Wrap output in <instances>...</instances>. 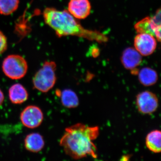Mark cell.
<instances>
[{
    "mask_svg": "<svg viewBox=\"0 0 161 161\" xmlns=\"http://www.w3.org/2000/svg\"><path fill=\"white\" fill-rule=\"evenodd\" d=\"M99 134L98 126L77 123L65 129L60 145L67 155L74 159L87 157L97 158V147L94 142Z\"/></svg>",
    "mask_w": 161,
    "mask_h": 161,
    "instance_id": "6da1fadb",
    "label": "cell"
},
{
    "mask_svg": "<svg viewBox=\"0 0 161 161\" xmlns=\"http://www.w3.org/2000/svg\"><path fill=\"white\" fill-rule=\"evenodd\" d=\"M44 22L53 30L58 37L75 36L98 43L107 42L108 37L97 31L86 29L68 10L47 7L43 11Z\"/></svg>",
    "mask_w": 161,
    "mask_h": 161,
    "instance_id": "7a4b0ae2",
    "label": "cell"
},
{
    "mask_svg": "<svg viewBox=\"0 0 161 161\" xmlns=\"http://www.w3.org/2000/svg\"><path fill=\"white\" fill-rule=\"evenodd\" d=\"M56 69L54 61H45L33 78L34 87L42 93H47L52 89L57 81Z\"/></svg>",
    "mask_w": 161,
    "mask_h": 161,
    "instance_id": "3957f363",
    "label": "cell"
},
{
    "mask_svg": "<svg viewBox=\"0 0 161 161\" xmlns=\"http://www.w3.org/2000/svg\"><path fill=\"white\" fill-rule=\"evenodd\" d=\"M2 69L6 77L13 80L22 79L27 73L28 64L20 55H9L3 60Z\"/></svg>",
    "mask_w": 161,
    "mask_h": 161,
    "instance_id": "277c9868",
    "label": "cell"
},
{
    "mask_svg": "<svg viewBox=\"0 0 161 161\" xmlns=\"http://www.w3.org/2000/svg\"><path fill=\"white\" fill-rule=\"evenodd\" d=\"M161 22V9L159 8L153 17L144 18L135 24L134 28L138 33L149 34L160 42Z\"/></svg>",
    "mask_w": 161,
    "mask_h": 161,
    "instance_id": "5b68a950",
    "label": "cell"
},
{
    "mask_svg": "<svg viewBox=\"0 0 161 161\" xmlns=\"http://www.w3.org/2000/svg\"><path fill=\"white\" fill-rule=\"evenodd\" d=\"M136 104L141 113L150 115L158 108V99L154 93L150 91H144L136 95Z\"/></svg>",
    "mask_w": 161,
    "mask_h": 161,
    "instance_id": "8992f818",
    "label": "cell"
},
{
    "mask_svg": "<svg viewBox=\"0 0 161 161\" xmlns=\"http://www.w3.org/2000/svg\"><path fill=\"white\" fill-rule=\"evenodd\" d=\"M43 114L37 106L30 105L25 108L20 114V120L24 126L29 129H35L43 122Z\"/></svg>",
    "mask_w": 161,
    "mask_h": 161,
    "instance_id": "52a82bcc",
    "label": "cell"
},
{
    "mask_svg": "<svg viewBox=\"0 0 161 161\" xmlns=\"http://www.w3.org/2000/svg\"><path fill=\"white\" fill-rule=\"evenodd\" d=\"M134 46L142 56H150L156 48V39L149 34L138 33L134 38Z\"/></svg>",
    "mask_w": 161,
    "mask_h": 161,
    "instance_id": "ba28073f",
    "label": "cell"
},
{
    "mask_svg": "<svg viewBox=\"0 0 161 161\" xmlns=\"http://www.w3.org/2000/svg\"><path fill=\"white\" fill-rule=\"evenodd\" d=\"M142 60V56L135 48L129 47L123 52L121 58L122 64L126 69L130 70L132 75H137L138 66Z\"/></svg>",
    "mask_w": 161,
    "mask_h": 161,
    "instance_id": "9c48e42d",
    "label": "cell"
},
{
    "mask_svg": "<svg viewBox=\"0 0 161 161\" xmlns=\"http://www.w3.org/2000/svg\"><path fill=\"white\" fill-rule=\"evenodd\" d=\"M91 9L89 0H70L68 11L75 19H84L89 15Z\"/></svg>",
    "mask_w": 161,
    "mask_h": 161,
    "instance_id": "30bf717a",
    "label": "cell"
},
{
    "mask_svg": "<svg viewBox=\"0 0 161 161\" xmlns=\"http://www.w3.org/2000/svg\"><path fill=\"white\" fill-rule=\"evenodd\" d=\"M45 142L42 136L38 133H31L26 136L24 140V146L31 152L38 153L43 150Z\"/></svg>",
    "mask_w": 161,
    "mask_h": 161,
    "instance_id": "8fae6325",
    "label": "cell"
},
{
    "mask_svg": "<svg viewBox=\"0 0 161 161\" xmlns=\"http://www.w3.org/2000/svg\"><path fill=\"white\" fill-rule=\"evenodd\" d=\"M9 97L12 103L14 104H20L27 100L28 93L22 84H15L9 88Z\"/></svg>",
    "mask_w": 161,
    "mask_h": 161,
    "instance_id": "7c38bea8",
    "label": "cell"
},
{
    "mask_svg": "<svg viewBox=\"0 0 161 161\" xmlns=\"http://www.w3.org/2000/svg\"><path fill=\"white\" fill-rule=\"evenodd\" d=\"M138 80L143 86H150L154 85L158 80V75L151 68L145 67L138 72Z\"/></svg>",
    "mask_w": 161,
    "mask_h": 161,
    "instance_id": "4fadbf2b",
    "label": "cell"
},
{
    "mask_svg": "<svg viewBox=\"0 0 161 161\" xmlns=\"http://www.w3.org/2000/svg\"><path fill=\"white\" fill-rule=\"evenodd\" d=\"M146 145L148 150L154 153H160L161 150V132L154 130L149 132L146 138Z\"/></svg>",
    "mask_w": 161,
    "mask_h": 161,
    "instance_id": "5bb4252c",
    "label": "cell"
},
{
    "mask_svg": "<svg viewBox=\"0 0 161 161\" xmlns=\"http://www.w3.org/2000/svg\"><path fill=\"white\" fill-rule=\"evenodd\" d=\"M60 100L62 105L67 108H75L79 105L78 95L70 89H65L60 93Z\"/></svg>",
    "mask_w": 161,
    "mask_h": 161,
    "instance_id": "9a60e30c",
    "label": "cell"
},
{
    "mask_svg": "<svg viewBox=\"0 0 161 161\" xmlns=\"http://www.w3.org/2000/svg\"><path fill=\"white\" fill-rule=\"evenodd\" d=\"M19 0H0V14L9 15L19 7Z\"/></svg>",
    "mask_w": 161,
    "mask_h": 161,
    "instance_id": "2e32d148",
    "label": "cell"
},
{
    "mask_svg": "<svg viewBox=\"0 0 161 161\" xmlns=\"http://www.w3.org/2000/svg\"><path fill=\"white\" fill-rule=\"evenodd\" d=\"M7 40L3 32L0 31V55L6 51L7 48Z\"/></svg>",
    "mask_w": 161,
    "mask_h": 161,
    "instance_id": "e0dca14e",
    "label": "cell"
},
{
    "mask_svg": "<svg viewBox=\"0 0 161 161\" xmlns=\"http://www.w3.org/2000/svg\"><path fill=\"white\" fill-rule=\"evenodd\" d=\"M4 98H5V97H4V94L2 90L0 89V106L3 104L4 102Z\"/></svg>",
    "mask_w": 161,
    "mask_h": 161,
    "instance_id": "ac0fdd59",
    "label": "cell"
}]
</instances>
